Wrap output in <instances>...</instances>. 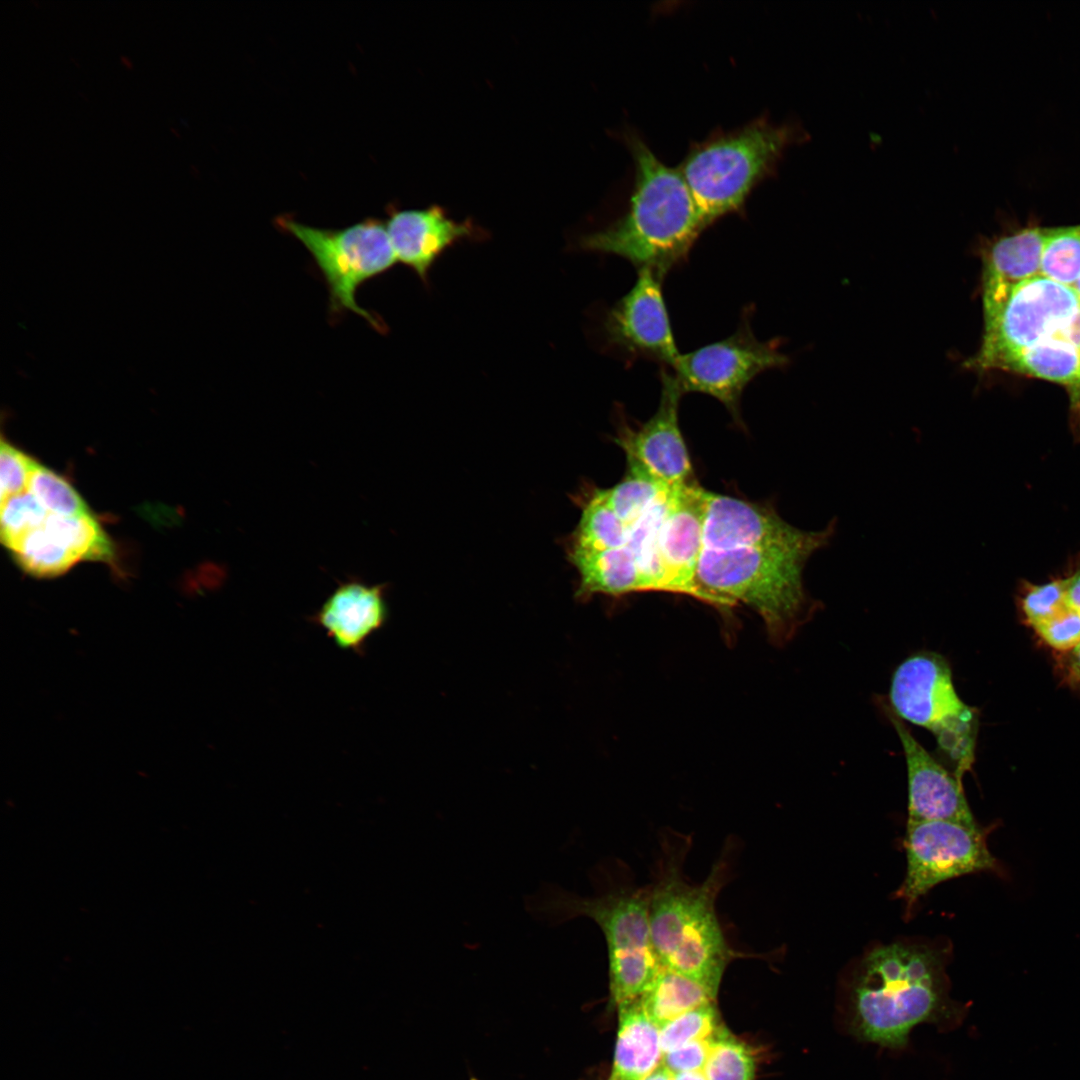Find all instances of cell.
I'll return each instance as SVG.
<instances>
[{"label": "cell", "instance_id": "6da1fadb", "mask_svg": "<svg viewBox=\"0 0 1080 1080\" xmlns=\"http://www.w3.org/2000/svg\"><path fill=\"white\" fill-rule=\"evenodd\" d=\"M948 955L944 946L904 940L866 952L840 985L843 1030L857 1040L903 1050L918 1025L959 1026L968 1005L950 997Z\"/></svg>", "mask_w": 1080, "mask_h": 1080}, {"label": "cell", "instance_id": "7a4b0ae2", "mask_svg": "<svg viewBox=\"0 0 1080 1080\" xmlns=\"http://www.w3.org/2000/svg\"><path fill=\"white\" fill-rule=\"evenodd\" d=\"M691 839L665 832L649 887V921L654 950L662 967L717 996L735 951L716 912V900L732 873L734 847L727 841L707 877L692 884L684 874Z\"/></svg>", "mask_w": 1080, "mask_h": 1080}, {"label": "cell", "instance_id": "3957f363", "mask_svg": "<svg viewBox=\"0 0 1080 1080\" xmlns=\"http://www.w3.org/2000/svg\"><path fill=\"white\" fill-rule=\"evenodd\" d=\"M836 518L797 543L731 549L704 548L696 583L728 609L743 603L762 619L775 644L790 641L823 604L805 589L803 571L816 551L830 545Z\"/></svg>", "mask_w": 1080, "mask_h": 1080}, {"label": "cell", "instance_id": "277c9868", "mask_svg": "<svg viewBox=\"0 0 1080 1080\" xmlns=\"http://www.w3.org/2000/svg\"><path fill=\"white\" fill-rule=\"evenodd\" d=\"M629 145L635 182L625 214L580 240L582 249L620 256L659 277L686 260L708 227L679 169L660 161L638 137Z\"/></svg>", "mask_w": 1080, "mask_h": 1080}, {"label": "cell", "instance_id": "5b68a950", "mask_svg": "<svg viewBox=\"0 0 1080 1080\" xmlns=\"http://www.w3.org/2000/svg\"><path fill=\"white\" fill-rule=\"evenodd\" d=\"M593 880V895L544 884L526 898L525 906L551 925L579 917L597 924L607 947L611 1002L619 1007L639 999L662 967L651 939L649 887L632 885L607 866H599Z\"/></svg>", "mask_w": 1080, "mask_h": 1080}, {"label": "cell", "instance_id": "8992f818", "mask_svg": "<svg viewBox=\"0 0 1080 1080\" xmlns=\"http://www.w3.org/2000/svg\"><path fill=\"white\" fill-rule=\"evenodd\" d=\"M808 137L798 123L756 120L695 145L678 169L706 225L742 210L752 189L774 173L784 151Z\"/></svg>", "mask_w": 1080, "mask_h": 1080}, {"label": "cell", "instance_id": "52a82bcc", "mask_svg": "<svg viewBox=\"0 0 1080 1080\" xmlns=\"http://www.w3.org/2000/svg\"><path fill=\"white\" fill-rule=\"evenodd\" d=\"M889 707L901 719L929 731L943 762L963 779L975 761L979 714L957 694L949 661L921 650L894 670Z\"/></svg>", "mask_w": 1080, "mask_h": 1080}, {"label": "cell", "instance_id": "ba28073f", "mask_svg": "<svg viewBox=\"0 0 1080 1080\" xmlns=\"http://www.w3.org/2000/svg\"><path fill=\"white\" fill-rule=\"evenodd\" d=\"M274 224L281 232L301 242L312 256L327 286L331 320L351 311L364 318L377 332H387L382 318L356 301L360 286L382 275L397 262L384 222L366 218L341 229H324L281 215L275 218Z\"/></svg>", "mask_w": 1080, "mask_h": 1080}, {"label": "cell", "instance_id": "9c48e42d", "mask_svg": "<svg viewBox=\"0 0 1080 1080\" xmlns=\"http://www.w3.org/2000/svg\"><path fill=\"white\" fill-rule=\"evenodd\" d=\"M988 832L978 824L908 819L906 874L896 893L904 900L907 913L921 897L947 880L986 871L1007 878V871L989 851Z\"/></svg>", "mask_w": 1080, "mask_h": 1080}, {"label": "cell", "instance_id": "30bf717a", "mask_svg": "<svg viewBox=\"0 0 1080 1080\" xmlns=\"http://www.w3.org/2000/svg\"><path fill=\"white\" fill-rule=\"evenodd\" d=\"M1080 310L1072 287L1042 275L1017 286L1000 311L984 322L979 352L967 361L975 369H1005L1026 348L1057 333Z\"/></svg>", "mask_w": 1080, "mask_h": 1080}, {"label": "cell", "instance_id": "8fae6325", "mask_svg": "<svg viewBox=\"0 0 1080 1080\" xmlns=\"http://www.w3.org/2000/svg\"><path fill=\"white\" fill-rule=\"evenodd\" d=\"M745 310L737 330L725 339L681 354L673 375L682 393H703L720 401L740 419V401L746 386L764 371L787 365L789 358L777 341L758 340Z\"/></svg>", "mask_w": 1080, "mask_h": 1080}, {"label": "cell", "instance_id": "7c38bea8", "mask_svg": "<svg viewBox=\"0 0 1080 1080\" xmlns=\"http://www.w3.org/2000/svg\"><path fill=\"white\" fill-rule=\"evenodd\" d=\"M662 281L650 268L638 269L632 288L607 312L603 331L607 343L626 359L653 361L661 368L673 369L681 354L663 297Z\"/></svg>", "mask_w": 1080, "mask_h": 1080}, {"label": "cell", "instance_id": "4fadbf2b", "mask_svg": "<svg viewBox=\"0 0 1080 1080\" xmlns=\"http://www.w3.org/2000/svg\"><path fill=\"white\" fill-rule=\"evenodd\" d=\"M660 380L661 396L656 412L636 427L622 422L615 442L626 455L627 468L674 488L696 480L678 420L683 393L668 368H661Z\"/></svg>", "mask_w": 1080, "mask_h": 1080}, {"label": "cell", "instance_id": "5bb4252c", "mask_svg": "<svg viewBox=\"0 0 1080 1080\" xmlns=\"http://www.w3.org/2000/svg\"><path fill=\"white\" fill-rule=\"evenodd\" d=\"M707 494L697 481L671 489L659 545L671 592L691 596L724 613L730 610L696 583L697 566L704 549Z\"/></svg>", "mask_w": 1080, "mask_h": 1080}, {"label": "cell", "instance_id": "9a60e30c", "mask_svg": "<svg viewBox=\"0 0 1080 1080\" xmlns=\"http://www.w3.org/2000/svg\"><path fill=\"white\" fill-rule=\"evenodd\" d=\"M879 704L903 749L908 778V819L977 824L965 797L962 779L922 746L882 698Z\"/></svg>", "mask_w": 1080, "mask_h": 1080}, {"label": "cell", "instance_id": "2e32d148", "mask_svg": "<svg viewBox=\"0 0 1080 1080\" xmlns=\"http://www.w3.org/2000/svg\"><path fill=\"white\" fill-rule=\"evenodd\" d=\"M812 531L792 526L772 504L756 503L708 491L704 548L731 549L793 544Z\"/></svg>", "mask_w": 1080, "mask_h": 1080}, {"label": "cell", "instance_id": "e0dca14e", "mask_svg": "<svg viewBox=\"0 0 1080 1080\" xmlns=\"http://www.w3.org/2000/svg\"><path fill=\"white\" fill-rule=\"evenodd\" d=\"M384 223L397 262L412 269L424 282L449 247L480 235L471 222L454 221L439 206L407 210L392 207Z\"/></svg>", "mask_w": 1080, "mask_h": 1080}, {"label": "cell", "instance_id": "ac0fdd59", "mask_svg": "<svg viewBox=\"0 0 1080 1080\" xmlns=\"http://www.w3.org/2000/svg\"><path fill=\"white\" fill-rule=\"evenodd\" d=\"M386 584H368L358 578L340 583L311 616L335 645L363 655L367 640L389 618Z\"/></svg>", "mask_w": 1080, "mask_h": 1080}, {"label": "cell", "instance_id": "d6986e66", "mask_svg": "<svg viewBox=\"0 0 1080 1080\" xmlns=\"http://www.w3.org/2000/svg\"><path fill=\"white\" fill-rule=\"evenodd\" d=\"M1045 228L1029 227L997 240L983 270L984 322L991 320L1020 284L1041 275Z\"/></svg>", "mask_w": 1080, "mask_h": 1080}, {"label": "cell", "instance_id": "ffe728a7", "mask_svg": "<svg viewBox=\"0 0 1080 1080\" xmlns=\"http://www.w3.org/2000/svg\"><path fill=\"white\" fill-rule=\"evenodd\" d=\"M1005 369L1065 385L1080 405V310L1057 333L1020 352Z\"/></svg>", "mask_w": 1080, "mask_h": 1080}, {"label": "cell", "instance_id": "44dd1931", "mask_svg": "<svg viewBox=\"0 0 1080 1080\" xmlns=\"http://www.w3.org/2000/svg\"><path fill=\"white\" fill-rule=\"evenodd\" d=\"M617 1009L619 1025L609 1080H639L662 1065L660 1027L639 999Z\"/></svg>", "mask_w": 1080, "mask_h": 1080}, {"label": "cell", "instance_id": "7402d4cb", "mask_svg": "<svg viewBox=\"0 0 1080 1080\" xmlns=\"http://www.w3.org/2000/svg\"><path fill=\"white\" fill-rule=\"evenodd\" d=\"M567 560L578 575L575 591L578 601L585 602L596 595L619 597L646 591L635 557L627 546Z\"/></svg>", "mask_w": 1080, "mask_h": 1080}, {"label": "cell", "instance_id": "603a6c76", "mask_svg": "<svg viewBox=\"0 0 1080 1080\" xmlns=\"http://www.w3.org/2000/svg\"><path fill=\"white\" fill-rule=\"evenodd\" d=\"M671 489L663 493L634 524L628 527L626 546L635 557L646 591L672 593L659 545L660 529L667 511Z\"/></svg>", "mask_w": 1080, "mask_h": 1080}, {"label": "cell", "instance_id": "cb8c5ba5", "mask_svg": "<svg viewBox=\"0 0 1080 1080\" xmlns=\"http://www.w3.org/2000/svg\"><path fill=\"white\" fill-rule=\"evenodd\" d=\"M639 1000L648 1016L661 1027L692 1009L715 1003L716 997L698 983L661 967Z\"/></svg>", "mask_w": 1080, "mask_h": 1080}, {"label": "cell", "instance_id": "d4e9b609", "mask_svg": "<svg viewBox=\"0 0 1080 1080\" xmlns=\"http://www.w3.org/2000/svg\"><path fill=\"white\" fill-rule=\"evenodd\" d=\"M43 527L79 561L112 560V543L90 513L71 517L49 514Z\"/></svg>", "mask_w": 1080, "mask_h": 1080}, {"label": "cell", "instance_id": "484cf974", "mask_svg": "<svg viewBox=\"0 0 1080 1080\" xmlns=\"http://www.w3.org/2000/svg\"><path fill=\"white\" fill-rule=\"evenodd\" d=\"M18 565L36 577H55L79 560L43 525L22 537L11 549Z\"/></svg>", "mask_w": 1080, "mask_h": 1080}, {"label": "cell", "instance_id": "4316f807", "mask_svg": "<svg viewBox=\"0 0 1080 1080\" xmlns=\"http://www.w3.org/2000/svg\"><path fill=\"white\" fill-rule=\"evenodd\" d=\"M1041 275L1073 288L1080 277V224L1045 228Z\"/></svg>", "mask_w": 1080, "mask_h": 1080}, {"label": "cell", "instance_id": "83f0119b", "mask_svg": "<svg viewBox=\"0 0 1080 1080\" xmlns=\"http://www.w3.org/2000/svg\"><path fill=\"white\" fill-rule=\"evenodd\" d=\"M668 489L650 476L627 468L624 477L614 486L602 488V493L616 515L629 527Z\"/></svg>", "mask_w": 1080, "mask_h": 1080}, {"label": "cell", "instance_id": "f1b7e54d", "mask_svg": "<svg viewBox=\"0 0 1080 1080\" xmlns=\"http://www.w3.org/2000/svg\"><path fill=\"white\" fill-rule=\"evenodd\" d=\"M27 491L50 514L71 517L90 513L85 501L66 479L39 463L31 473Z\"/></svg>", "mask_w": 1080, "mask_h": 1080}, {"label": "cell", "instance_id": "f546056e", "mask_svg": "<svg viewBox=\"0 0 1080 1080\" xmlns=\"http://www.w3.org/2000/svg\"><path fill=\"white\" fill-rule=\"evenodd\" d=\"M703 1072L708 1080H754V1057L748 1046L724 1029L712 1044Z\"/></svg>", "mask_w": 1080, "mask_h": 1080}, {"label": "cell", "instance_id": "4dcf8cb0", "mask_svg": "<svg viewBox=\"0 0 1080 1080\" xmlns=\"http://www.w3.org/2000/svg\"><path fill=\"white\" fill-rule=\"evenodd\" d=\"M723 1029L715 1003L692 1009L660 1027L663 1054L693 1041L715 1037Z\"/></svg>", "mask_w": 1080, "mask_h": 1080}, {"label": "cell", "instance_id": "1f68e13d", "mask_svg": "<svg viewBox=\"0 0 1080 1080\" xmlns=\"http://www.w3.org/2000/svg\"><path fill=\"white\" fill-rule=\"evenodd\" d=\"M0 535L10 550L22 537L41 527L48 511L28 491L1 501Z\"/></svg>", "mask_w": 1080, "mask_h": 1080}, {"label": "cell", "instance_id": "d6a6232c", "mask_svg": "<svg viewBox=\"0 0 1080 1080\" xmlns=\"http://www.w3.org/2000/svg\"><path fill=\"white\" fill-rule=\"evenodd\" d=\"M1021 603L1029 624L1036 627L1045 622L1067 606L1064 579L1030 586Z\"/></svg>", "mask_w": 1080, "mask_h": 1080}, {"label": "cell", "instance_id": "836d02e7", "mask_svg": "<svg viewBox=\"0 0 1080 1080\" xmlns=\"http://www.w3.org/2000/svg\"><path fill=\"white\" fill-rule=\"evenodd\" d=\"M38 462L4 439L0 446L1 501L28 490L31 473Z\"/></svg>", "mask_w": 1080, "mask_h": 1080}, {"label": "cell", "instance_id": "e575fe53", "mask_svg": "<svg viewBox=\"0 0 1080 1080\" xmlns=\"http://www.w3.org/2000/svg\"><path fill=\"white\" fill-rule=\"evenodd\" d=\"M1034 628L1050 647L1071 651L1080 642V612L1066 606Z\"/></svg>", "mask_w": 1080, "mask_h": 1080}, {"label": "cell", "instance_id": "d590c367", "mask_svg": "<svg viewBox=\"0 0 1080 1080\" xmlns=\"http://www.w3.org/2000/svg\"><path fill=\"white\" fill-rule=\"evenodd\" d=\"M717 1036L693 1041L664 1053L662 1065L671 1073L703 1070Z\"/></svg>", "mask_w": 1080, "mask_h": 1080}, {"label": "cell", "instance_id": "8d00e7d4", "mask_svg": "<svg viewBox=\"0 0 1080 1080\" xmlns=\"http://www.w3.org/2000/svg\"><path fill=\"white\" fill-rule=\"evenodd\" d=\"M1064 581L1067 606L1080 612V568Z\"/></svg>", "mask_w": 1080, "mask_h": 1080}, {"label": "cell", "instance_id": "74e56055", "mask_svg": "<svg viewBox=\"0 0 1080 1080\" xmlns=\"http://www.w3.org/2000/svg\"><path fill=\"white\" fill-rule=\"evenodd\" d=\"M639 1080H673V1075L664 1065H660L657 1069Z\"/></svg>", "mask_w": 1080, "mask_h": 1080}, {"label": "cell", "instance_id": "f35d334b", "mask_svg": "<svg viewBox=\"0 0 1080 1080\" xmlns=\"http://www.w3.org/2000/svg\"><path fill=\"white\" fill-rule=\"evenodd\" d=\"M673 1080H708L703 1070L672 1073Z\"/></svg>", "mask_w": 1080, "mask_h": 1080}, {"label": "cell", "instance_id": "ab89813d", "mask_svg": "<svg viewBox=\"0 0 1080 1080\" xmlns=\"http://www.w3.org/2000/svg\"><path fill=\"white\" fill-rule=\"evenodd\" d=\"M1072 663L1080 672V642L1071 650Z\"/></svg>", "mask_w": 1080, "mask_h": 1080}, {"label": "cell", "instance_id": "60d3db41", "mask_svg": "<svg viewBox=\"0 0 1080 1080\" xmlns=\"http://www.w3.org/2000/svg\"><path fill=\"white\" fill-rule=\"evenodd\" d=\"M1073 289L1075 290V292L1077 293V295L1080 298V277L1078 278L1077 282L1073 286Z\"/></svg>", "mask_w": 1080, "mask_h": 1080}, {"label": "cell", "instance_id": "b9f144b4", "mask_svg": "<svg viewBox=\"0 0 1080 1080\" xmlns=\"http://www.w3.org/2000/svg\"><path fill=\"white\" fill-rule=\"evenodd\" d=\"M470 1080H477V1079H475V1078H471Z\"/></svg>", "mask_w": 1080, "mask_h": 1080}]
</instances>
